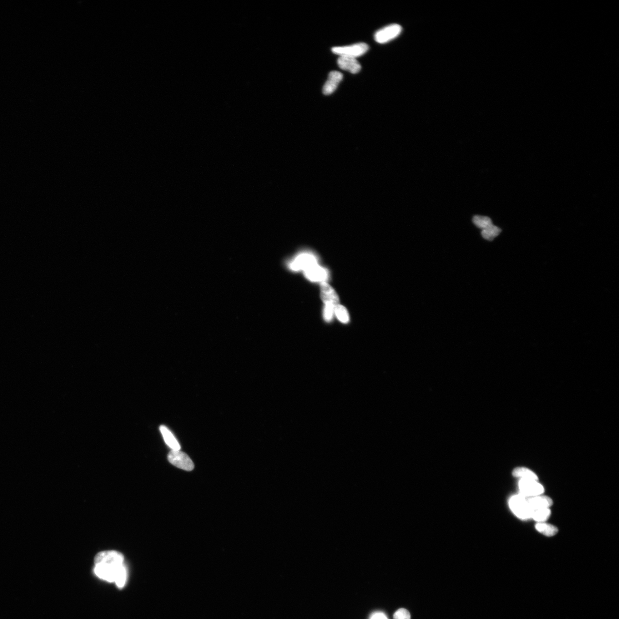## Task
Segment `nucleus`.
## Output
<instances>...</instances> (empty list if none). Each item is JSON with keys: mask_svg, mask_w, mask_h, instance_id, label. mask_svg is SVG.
I'll return each instance as SVG.
<instances>
[{"mask_svg": "<svg viewBox=\"0 0 619 619\" xmlns=\"http://www.w3.org/2000/svg\"><path fill=\"white\" fill-rule=\"evenodd\" d=\"M95 574L101 579L115 582L122 588L127 582L128 573L121 553L114 551L98 553L94 559Z\"/></svg>", "mask_w": 619, "mask_h": 619, "instance_id": "nucleus-1", "label": "nucleus"}, {"mask_svg": "<svg viewBox=\"0 0 619 619\" xmlns=\"http://www.w3.org/2000/svg\"><path fill=\"white\" fill-rule=\"evenodd\" d=\"M509 507L513 513L521 520L532 518L533 510L531 509L527 498L521 494L513 496L509 502Z\"/></svg>", "mask_w": 619, "mask_h": 619, "instance_id": "nucleus-2", "label": "nucleus"}, {"mask_svg": "<svg viewBox=\"0 0 619 619\" xmlns=\"http://www.w3.org/2000/svg\"><path fill=\"white\" fill-rule=\"evenodd\" d=\"M369 46L366 43H360L348 46L332 48L331 51L340 57L356 59L362 56L368 51Z\"/></svg>", "mask_w": 619, "mask_h": 619, "instance_id": "nucleus-3", "label": "nucleus"}, {"mask_svg": "<svg viewBox=\"0 0 619 619\" xmlns=\"http://www.w3.org/2000/svg\"><path fill=\"white\" fill-rule=\"evenodd\" d=\"M402 28L399 24H393L382 28L375 34V40L379 44H385L398 37Z\"/></svg>", "mask_w": 619, "mask_h": 619, "instance_id": "nucleus-4", "label": "nucleus"}, {"mask_svg": "<svg viewBox=\"0 0 619 619\" xmlns=\"http://www.w3.org/2000/svg\"><path fill=\"white\" fill-rule=\"evenodd\" d=\"M168 459L171 464L185 471H190L194 469L193 462L189 456L180 450H172L168 455Z\"/></svg>", "mask_w": 619, "mask_h": 619, "instance_id": "nucleus-5", "label": "nucleus"}, {"mask_svg": "<svg viewBox=\"0 0 619 619\" xmlns=\"http://www.w3.org/2000/svg\"><path fill=\"white\" fill-rule=\"evenodd\" d=\"M537 481L521 478L518 484L520 494L526 498L541 495L544 489Z\"/></svg>", "mask_w": 619, "mask_h": 619, "instance_id": "nucleus-6", "label": "nucleus"}, {"mask_svg": "<svg viewBox=\"0 0 619 619\" xmlns=\"http://www.w3.org/2000/svg\"><path fill=\"white\" fill-rule=\"evenodd\" d=\"M316 264L317 260L313 255L304 253L298 255L292 261L290 267L294 271H305Z\"/></svg>", "mask_w": 619, "mask_h": 619, "instance_id": "nucleus-7", "label": "nucleus"}, {"mask_svg": "<svg viewBox=\"0 0 619 619\" xmlns=\"http://www.w3.org/2000/svg\"><path fill=\"white\" fill-rule=\"evenodd\" d=\"M304 274L307 278L313 281H321V282L325 281L326 282V280L329 277L328 271L321 268L318 264L311 266L305 270Z\"/></svg>", "mask_w": 619, "mask_h": 619, "instance_id": "nucleus-8", "label": "nucleus"}, {"mask_svg": "<svg viewBox=\"0 0 619 619\" xmlns=\"http://www.w3.org/2000/svg\"><path fill=\"white\" fill-rule=\"evenodd\" d=\"M343 75L339 72H331L329 74L328 80L324 85L323 93L325 95L333 93L343 79Z\"/></svg>", "mask_w": 619, "mask_h": 619, "instance_id": "nucleus-9", "label": "nucleus"}, {"mask_svg": "<svg viewBox=\"0 0 619 619\" xmlns=\"http://www.w3.org/2000/svg\"><path fill=\"white\" fill-rule=\"evenodd\" d=\"M321 298L325 304L336 306L339 304V298L334 290L326 282H322L321 285Z\"/></svg>", "mask_w": 619, "mask_h": 619, "instance_id": "nucleus-10", "label": "nucleus"}, {"mask_svg": "<svg viewBox=\"0 0 619 619\" xmlns=\"http://www.w3.org/2000/svg\"><path fill=\"white\" fill-rule=\"evenodd\" d=\"M337 64L341 69L353 74L359 73L361 69L360 63L355 58L340 57Z\"/></svg>", "mask_w": 619, "mask_h": 619, "instance_id": "nucleus-11", "label": "nucleus"}, {"mask_svg": "<svg viewBox=\"0 0 619 619\" xmlns=\"http://www.w3.org/2000/svg\"><path fill=\"white\" fill-rule=\"evenodd\" d=\"M527 501L533 511L550 508L553 504L551 498L538 496L527 498Z\"/></svg>", "mask_w": 619, "mask_h": 619, "instance_id": "nucleus-12", "label": "nucleus"}, {"mask_svg": "<svg viewBox=\"0 0 619 619\" xmlns=\"http://www.w3.org/2000/svg\"><path fill=\"white\" fill-rule=\"evenodd\" d=\"M160 429L161 432H162L166 444H167L172 450H180L181 446L179 444V443L178 442V440L176 439L172 432H171L167 427L164 426H161Z\"/></svg>", "mask_w": 619, "mask_h": 619, "instance_id": "nucleus-13", "label": "nucleus"}, {"mask_svg": "<svg viewBox=\"0 0 619 619\" xmlns=\"http://www.w3.org/2000/svg\"><path fill=\"white\" fill-rule=\"evenodd\" d=\"M513 476L520 477L523 479L538 481V478L535 472L525 467H518L512 472Z\"/></svg>", "mask_w": 619, "mask_h": 619, "instance_id": "nucleus-14", "label": "nucleus"}, {"mask_svg": "<svg viewBox=\"0 0 619 619\" xmlns=\"http://www.w3.org/2000/svg\"><path fill=\"white\" fill-rule=\"evenodd\" d=\"M536 529L543 535L548 537L555 536L558 532L556 526L546 523H538L536 525Z\"/></svg>", "mask_w": 619, "mask_h": 619, "instance_id": "nucleus-15", "label": "nucleus"}, {"mask_svg": "<svg viewBox=\"0 0 619 619\" xmlns=\"http://www.w3.org/2000/svg\"><path fill=\"white\" fill-rule=\"evenodd\" d=\"M501 232V229L494 225H492L489 227L485 229L482 230V235L483 238L492 241L495 239L497 236L499 235Z\"/></svg>", "mask_w": 619, "mask_h": 619, "instance_id": "nucleus-16", "label": "nucleus"}, {"mask_svg": "<svg viewBox=\"0 0 619 619\" xmlns=\"http://www.w3.org/2000/svg\"><path fill=\"white\" fill-rule=\"evenodd\" d=\"M551 511L550 508L537 509L533 511L532 518L539 523L544 522L550 517Z\"/></svg>", "mask_w": 619, "mask_h": 619, "instance_id": "nucleus-17", "label": "nucleus"}, {"mask_svg": "<svg viewBox=\"0 0 619 619\" xmlns=\"http://www.w3.org/2000/svg\"><path fill=\"white\" fill-rule=\"evenodd\" d=\"M472 221L477 228L482 230L485 229L492 225L491 219L486 216H475L473 218Z\"/></svg>", "mask_w": 619, "mask_h": 619, "instance_id": "nucleus-18", "label": "nucleus"}, {"mask_svg": "<svg viewBox=\"0 0 619 619\" xmlns=\"http://www.w3.org/2000/svg\"><path fill=\"white\" fill-rule=\"evenodd\" d=\"M334 314L337 319H338L342 323L347 324L349 321V316L348 311L346 309L344 306L341 305H337L335 307Z\"/></svg>", "mask_w": 619, "mask_h": 619, "instance_id": "nucleus-19", "label": "nucleus"}, {"mask_svg": "<svg viewBox=\"0 0 619 619\" xmlns=\"http://www.w3.org/2000/svg\"><path fill=\"white\" fill-rule=\"evenodd\" d=\"M335 307V306L330 304H325L324 317L326 322H330L333 319Z\"/></svg>", "mask_w": 619, "mask_h": 619, "instance_id": "nucleus-20", "label": "nucleus"}, {"mask_svg": "<svg viewBox=\"0 0 619 619\" xmlns=\"http://www.w3.org/2000/svg\"><path fill=\"white\" fill-rule=\"evenodd\" d=\"M394 619H411L410 612L405 608H400L394 614Z\"/></svg>", "mask_w": 619, "mask_h": 619, "instance_id": "nucleus-21", "label": "nucleus"}, {"mask_svg": "<svg viewBox=\"0 0 619 619\" xmlns=\"http://www.w3.org/2000/svg\"><path fill=\"white\" fill-rule=\"evenodd\" d=\"M370 619H388L384 613L376 612L372 616Z\"/></svg>", "mask_w": 619, "mask_h": 619, "instance_id": "nucleus-22", "label": "nucleus"}]
</instances>
